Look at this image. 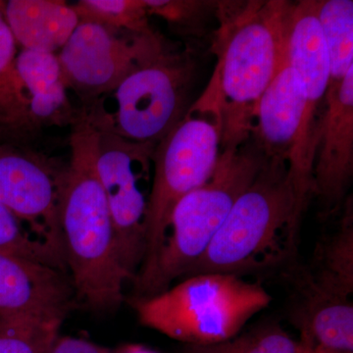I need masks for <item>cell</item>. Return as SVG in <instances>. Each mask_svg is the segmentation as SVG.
I'll return each mask as SVG.
<instances>
[{"label": "cell", "mask_w": 353, "mask_h": 353, "mask_svg": "<svg viewBox=\"0 0 353 353\" xmlns=\"http://www.w3.org/2000/svg\"><path fill=\"white\" fill-rule=\"evenodd\" d=\"M99 132L81 116L72 127L59 197V226L76 299L97 310L119 306L125 283L105 194L95 165Z\"/></svg>", "instance_id": "6da1fadb"}, {"label": "cell", "mask_w": 353, "mask_h": 353, "mask_svg": "<svg viewBox=\"0 0 353 353\" xmlns=\"http://www.w3.org/2000/svg\"><path fill=\"white\" fill-rule=\"evenodd\" d=\"M283 2L218 1V61L196 103L219 114L221 150H236L252 137L257 104L282 55Z\"/></svg>", "instance_id": "7a4b0ae2"}, {"label": "cell", "mask_w": 353, "mask_h": 353, "mask_svg": "<svg viewBox=\"0 0 353 353\" xmlns=\"http://www.w3.org/2000/svg\"><path fill=\"white\" fill-rule=\"evenodd\" d=\"M306 206L287 162L267 158L189 275L240 276L284 263L296 250Z\"/></svg>", "instance_id": "3957f363"}, {"label": "cell", "mask_w": 353, "mask_h": 353, "mask_svg": "<svg viewBox=\"0 0 353 353\" xmlns=\"http://www.w3.org/2000/svg\"><path fill=\"white\" fill-rule=\"evenodd\" d=\"M266 160L252 138L236 150H221L208 182L183 196L174 208L154 266L136 284L139 297L160 294L174 280L190 274Z\"/></svg>", "instance_id": "277c9868"}, {"label": "cell", "mask_w": 353, "mask_h": 353, "mask_svg": "<svg viewBox=\"0 0 353 353\" xmlns=\"http://www.w3.org/2000/svg\"><path fill=\"white\" fill-rule=\"evenodd\" d=\"M271 301L259 283L208 272L155 296L139 297L134 306L145 327L194 347H208L238 336Z\"/></svg>", "instance_id": "5b68a950"}, {"label": "cell", "mask_w": 353, "mask_h": 353, "mask_svg": "<svg viewBox=\"0 0 353 353\" xmlns=\"http://www.w3.org/2000/svg\"><path fill=\"white\" fill-rule=\"evenodd\" d=\"M196 65L188 51L165 46L81 116L99 132L155 146L183 119Z\"/></svg>", "instance_id": "8992f818"}, {"label": "cell", "mask_w": 353, "mask_h": 353, "mask_svg": "<svg viewBox=\"0 0 353 353\" xmlns=\"http://www.w3.org/2000/svg\"><path fill=\"white\" fill-rule=\"evenodd\" d=\"M221 152V122L214 109L192 103L155 145L145 219V253L136 284L152 272L178 202L212 176Z\"/></svg>", "instance_id": "52a82bcc"}, {"label": "cell", "mask_w": 353, "mask_h": 353, "mask_svg": "<svg viewBox=\"0 0 353 353\" xmlns=\"http://www.w3.org/2000/svg\"><path fill=\"white\" fill-rule=\"evenodd\" d=\"M97 132V174L110 211L121 265L134 280L145 259L155 146Z\"/></svg>", "instance_id": "ba28073f"}, {"label": "cell", "mask_w": 353, "mask_h": 353, "mask_svg": "<svg viewBox=\"0 0 353 353\" xmlns=\"http://www.w3.org/2000/svg\"><path fill=\"white\" fill-rule=\"evenodd\" d=\"M281 30L282 57L299 74L305 94L303 126L288 166L297 190L310 196L318 123L330 83L328 50L316 15L315 0H284Z\"/></svg>", "instance_id": "9c48e42d"}, {"label": "cell", "mask_w": 353, "mask_h": 353, "mask_svg": "<svg viewBox=\"0 0 353 353\" xmlns=\"http://www.w3.org/2000/svg\"><path fill=\"white\" fill-rule=\"evenodd\" d=\"M62 80L57 54L22 50L0 76V134L32 141L43 130L73 127L81 117Z\"/></svg>", "instance_id": "30bf717a"}, {"label": "cell", "mask_w": 353, "mask_h": 353, "mask_svg": "<svg viewBox=\"0 0 353 353\" xmlns=\"http://www.w3.org/2000/svg\"><path fill=\"white\" fill-rule=\"evenodd\" d=\"M166 43L157 32L134 34L80 22L57 53L62 80L87 108L111 92Z\"/></svg>", "instance_id": "8fae6325"}, {"label": "cell", "mask_w": 353, "mask_h": 353, "mask_svg": "<svg viewBox=\"0 0 353 353\" xmlns=\"http://www.w3.org/2000/svg\"><path fill=\"white\" fill-rule=\"evenodd\" d=\"M64 168L28 148L0 143V201L63 257L59 197Z\"/></svg>", "instance_id": "7c38bea8"}, {"label": "cell", "mask_w": 353, "mask_h": 353, "mask_svg": "<svg viewBox=\"0 0 353 353\" xmlns=\"http://www.w3.org/2000/svg\"><path fill=\"white\" fill-rule=\"evenodd\" d=\"M353 176V69L329 85L317 130L312 169V196L325 214L345 201Z\"/></svg>", "instance_id": "4fadbf2b"}, {"label": "cell", "mask_w": 353, "mask_h": 353, "mask_svg": "<svg viewBox=\"0 0 353 353\" xmlns=\"http://www.w3.org/2000/svg\"><path fill=\"white\" fill-rule=\"evenodd\" d=\"M75 301L67 272L0 252V318L61 326Z\"/></svg>", "instance_id": "5bb4252c"}, {"label": "cell", "mask_w": 353, "mask_h": 353, "mask_svg": "<svg viewBox=\"0 0 353 353\" xmlns=\"http://www.w3.org/2000/svg\"><path fill=\"white\" fill-rule=\"evenodd\" d=\"M304 110L303 83L281 55L277 71L257 104L250 137L265 157L289 163L301 134Z\"/></svg>", "instance_id": "9a60e30c"}, {"label": "cell", "mask_w": 353, "mask_h": 353, "mask_svg": "<svg viewBox=\"0 0 353 353\" xmlns=\"http://www.w3.org/2000/svg\"><path fill=\"white\" fill-rule=\"evenodd\" d=\"M4 17L22 50L57 54L80 23L72 4L59 0L3 2Z\"/></svg>", "instance_id": "2e32d148"}, {"label": "cell", "mask_w": 353, "mask_h": 353, "mask_svg": "<svg viewBox=\"0 0 353 353\" xmlns=\"http://www.w3.org/2000/svg\"><path fill=\"white\" fill-rule=\"evenodd\" d=\"M308 290L323 296L350 299L353 292L352 199L343 204L338 229L325 236L314 255Z\"/></svg>", "instance_id": "e0dca14e"}, {"label": "cell", "mask_w": 353, "mask_h": 353, "mask_svg": "<svg viewBox=\"0 0 353 353\" xmlns=\"http://www.w3.org/2000/svg\"><path fill=\"white\" fill-rule=\"evenodd\" d=\"M304 341L336 352H353V304L350 299L306 289Z\"/></svg>", "instance_id": "ac0fdd59"}, {"label": "cell", "mask_w": 353, "mask_h": 353, "mask_svg": "<svg viewBox=\"0 0 353 353\" xmlns=\"http://www.w3.org/2000/svg\"><path fill=\"white\" fill-rule=\"evenodd\" d=\"M315 8L328 50L332 85L353 69V1L315 0Z\"/></svg>", "instance_id": "d6986e66"}, {"label": "cell", "mask_w": 353, "mask_h": 353, "mask_svg": "<svg viewBox=\"0 0 353 353\" xmlns=\"http://www.w3.org/2000/svg\"><path fill=\"white\" fill-rule=\"evenodd\" d=\"M72 6L80 22L134 34L153 32L145 0H81Z\"/></svg>", "instance_id": "ffe728a7"}, {"label": "cell", "mask_w": 353, "mask_h": 353, "mask_svg": "<svg viewBox=\"0 0 353 353\" xmlns=\"http://www.w3.org/2000/svg\"><path fill=\"white\" fill-rule=\"evenodd\" d=\"M0 252L67 272L64 257L39 241L0 201Z\"/></svg>", "instance_id": "44dd1931"}, {"label": "cell", "mask_w": 353, "mask_h": 353, "mask_svg": "<svg viewBox=\"0 0 353 353\" xmlns=\"http://www.w3.org/2000/svg\"><path fill=\"white\" fill-rule=\"evenodd\" d=\"M310 345L297 343L278 327L254 330L231 340L208 347H194L196 353H308Z\"/></svg>", "instance_id": "7402d4cb"}, {"label": "cell", "mask_w": 353, "mask_h": 353, "mask_svg": "<svg viewBox=\"0 0 353 353\" xmlns=\"http://www.w3.org/2000/svg\"><path fill=\"white\" fill-rule=\"evenodd\" d=\"M59 329L48 323L0 318V353H50Z\"/></svg>", "instance_id": "603a6c76"}, {"label": "cell", "mask_w": 353, "mask_h": 353, "mask_svg": "<svg viewBox=\"0 0 353 353\" xmlns=\"http://www.w3.org/2000/svg\"><path fill=\"white\" fill-rule=\"evenodd\" d=\"M148 16H157L179 32H192L205 16L217 10L218 1L145 0Z\"/></svg>", "instance_id": "cb8c5ba5"}, {"label": "cell", "mask_w": 353, "mask_h": 353, "mask_svg": "<svg viewBox=\"0 0 353 353\" xmlns=\"http://www.w3.org/2000/svg\"><path fill=\"white\" fill-rule=\"evenodd\" d=\"M17 43L4 17L3 2H0V76L12 66L17 57Z\"/></svg>", "instance_id": "d4e9b609"}, {"label": "cell", "mask_w": 353, "mask_h": 353, "mask_svg": "<svg viewBox=\"0 0 353 353\" xmlns=\"http://www.w3.org/2000/svg\"><path fill=\"white\" fill-rule=\"evenodd\" d=\"M50 353H113L108 348L83 339L58 336Z\"/></svg>", "instance_id": "484cf974"}, {"label": "cell", "mask_w": 353, "mask_h": 353, "mask_svg": "<svg viewBox=\"0 0 353 353\" xmlns=\"http://www.w3.org/2000/svg\"><path fill=\"white\" fill-rule=\"evenodd\" d=\"M121 353H157L153 352V350H148L145 347H141V345H129V347H126L124 350L121 352Z\"/></svg>", "instance_id": "4316f807"}, {"label": "cell", "mask_w": 353, "mask_h": 353, "mask_svg": "<svg viewBox=\"0 0 353 353\" xmlns=\"http://www.w3.org/2000/svg\"><path fill=\"white\" fill-rule=\"evenodd\" d=\"M308 353H353L336 352V350H327V348L317 347V345H311L309 347Z\"/></svg>", "instance_id": "83f0119b"}]
</instances>
